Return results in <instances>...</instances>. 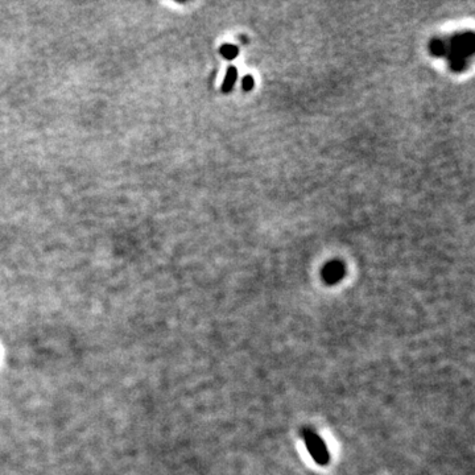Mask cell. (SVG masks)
I'll list each match as a JSON object with an SVG mask.
<instances>
[{
	"label": "cell",
	"mask_w": 475,
	"mask_h": 475,
	"mask_svg": "<svg viewBox=\"0 0 475 475\" xmlns=\"http://www.w3.org/2000/svg\"><path fill=\"white\" fill-rule=\"evenodd\" d=\"M222 53H223V56H226L227 58H232V57H235L236 56V49H235V48H232V46H224L223 49H222Z\"/></svg>",
	"instance_id": "3957f363"
},
{
	"label": "cell",
	"mask_w": 475,
	"mask_h": 475,
	"mask_svg": "<svg viewBox=\"0 0 475 475\" xmlns=\"http://www.w3.org/2000/svg\"><path fill=\"white\" fill-rule=\"evenodd\" d=\"M305 441L308 443L309 450L316 461H318L319 463H325L329 459V453H327L326 447L316 434H313V432H309V430L305 432Z\"/></svg>",
	"instance_id": "6da1fadb"
},
{
	"label": "cell",
	"mask_w": 475,
	"mask_h": 475,
	"mask_svg": "<svg viewBox=\"0 0 475 475\" xmlns=\"http://www.w3.org/2000/svg\"><path fill=\"white\" fill-rule=\"evenodd\" d=\"M252 85H254V83H252V79L250 78V77H247V78H246V82H245V87H246V89H250Z\"/></svg>",
	"instance_id": "277c9868"
},
{
	"label": "cell",
	"mask_w": 475,
	"mask_h": 475,
	"mask_svg": "<svg viewBox=\"0 0 475 475\" xmlns=\"http://www.w3.org/2000/svg\"><path fill=\"white\" fill-rule=\"evenodd\" d=\"M235 81H236V69L230 68L228 69V73H227V75H226V79H224V83H223L222 90H223L224 92L230 91V90L232 89V86H234Z\"/></svg>",
	"instance_id": "7a4b0ae2"
}]
</instances>
